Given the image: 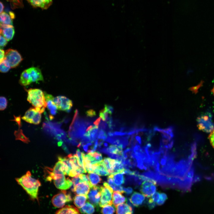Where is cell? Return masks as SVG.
<instances>
[{
    "instance_id": "6125c7cd",
    "label": "cell",
    "mask_w": 214,
    "mask_h": 214,
    "mask_svg": "<svg viewBox=\"0 0 214 214\" xmlns=\"http://www.w3.org/2000/svg\"><path fill=\"white\" fill-rule=\"evenodd\" d=\"M104 145L105 147H107L108 146V144L106 143H104Z\"/></svg>"
},
{
    "instance_id": "d590c367",
    "label": "cell",
    "mask_w": 214,
    "mask_h": 214,
    "mask_svg": "<svg viewBox=\"0 0 214 214\" xmlns=\"http://www.w3.org/2000/svg\"><path fill=\"white\" fill-rule=\"evenodd\" d=\"M99 114L102 120L104 121H106V122L108 121L110 117L108 116V113L104 108L100 111Z\"/></svg>"
},
{
    "instance_id": "277c9868",
    "label": "cell",
    "mask_w": 214,
    "mask_h": 214,
    "mask_svg": "<svg viewBox=\"0 0 214 214\" xmlns=\"http://www.w3.org/2000/svg\"><path fill=\"white\" fill-rule=\"evenodd\" d=\"M197 127L200 130L209 133L214 129V123L210 113H206L200 115L197 117Z\"/></svg>"
},
{
    "instance_id": "9c48e42d",
    "label": "cell",
    "mask_w": 214,
    "mask_h": 214,
    "mask_svg": "<svg viewBox=\"0 0 214 214\" xmlns=\"http://www.w3.org/2000/svg\"><path fill=\"white\" fill-rule=\"evenodd\" d=\"M71 195L67 193L65 190L54 195L52 198L51 201L53 205L57 208L63 207L67 202L72 201Z\"/></svg>"
},
{
    "instance_id": "5bb4252c",
    "label": "cell",
    "mask_w": 214,
    "mask_h": 214,
    "mask_svg": "<svg viewBox=\"0 0 214 214\" xmlns=\"http://www.w3.org/2000/svg\"><path fill=\"white\" fill-rule=\"evenodd\" d=\"M90 187L87 184L81 182L75 186H71V190L76 195H87L89 192Z\"/></svg>"
},
{
    "instance_id": "484cf974",
    "label": "cell",
    "mask_w": 214,
    "mask_h": 214,
    "mask_svg": "<svg viewBox=\"0 0 214 214\" xmlns=\"http://www.w3.org/2000/svg\"><path fill=\"white\" fill-rule=\"evenodd\" d=\"M95 210L94 206L88 202L80 209L81 212L86 214H92L94 212Z\"/></svg>"
},
{
    "instance_id": "94428289",
    "label": "cell",
    "mask_w": 214,
    "mask_h": 214,
    "mask_svg": "<svg viewBox=\"0 0 214 214\" xmlns=\"http://www.w3.org/2000/svg\"><path fill=\"white\" fill-rule=\"evenodd\" d=\"M211 92L212 93H213V94L214 95V86L213 88L211 90Z\"/></svg>"
},
{
    "instance_id": "681fc988",
    "label": "cell",
    "mask_w": 214,
    "mask_h": 214,
    "mask_svg": "<svg viewBox=\"0 0 214 214\" xmlns=\"http://www.w3.org/2000/svg\"><path fill=\"white\" fill-rule=\"evenodd\" d=\"M123 190L124 192L125 193L128 195L131 194L133 192V189L132 188L128 187L126 188H123Z\"/></svg>"
},
{
    "instance_id": "f6af8a7d",
    "label": "cell",
    "mask_w": 214,
    "mask_h": 214,
    "mask_svg": "<svg viewBox=\"0 0 214 214\" xmlns=\"http://www.w3.org/2000/svg\"><path fill=\"white\" fill-rule=\"evenodd\" d=\"M208 138L212 146L214 148V129L210 134Z\"/></svg>"
},
{
    "instance_id": "816d5d0a",
    "label": "cell",
    "mask_w": 214,
    "mask_h": 214,
    "mask_svg": "<svg viewBox=\"0 0 214 214\" xmlns=\"http://www.w3.org/2000/svg\"><path fill=\"white\" fill-rule=\"evenodd\" d=\"M99 151L102 152L104 153L107 155H108L109 153L108 147L107 148H103L101 149H99Z\"/></svg>"
},
{
    "instance_id": "83f0119b",
    "label": "cell",
    "mask_w": 214,
    "mask_h": 214,
    "mask_svg": "<svg viewBox=\"0 0 214 214\" xmlns=\"http://www.w3.org/2000/svg\"><path fill=\"white\" fill-rule=\"evenodd\" d=\"M125 170L124 165L122 163L121 161L115 160L113 166L112 174L118 173L122 174Z\"/></svg>"
},
{
    "instance_id": "e575fe53",
    "label": "cell",
    "mask_w": 214,
    "mask_h": 214,
    "mask_svg": "<svg viewBox=\"0 0 214 214\" xmlns=\"http://www.w3.org/2000/svg\"><path fill=\"white\" fill-rule=\"evenodd\" d=\"M115 210L114 207L112 205H109L103 207L101 212L102 214H113Z\"/></svg>"
},
{
    "instance_id": "44dd1931",
    "label": "cell",
    "mask_w": 214,
    "mask_h": 214,
    "mask_svg": "<svg viewBox=\"0 0 214 214\" xmlns=\"http://www.w3.org/2000/svg\"><path fill=\"white\" fill-rule=\"evenodd\" d=\"M55 214H80L78 209L72 205H66L57 210Z\"/></svg>"
},
{
    "instance_id": "ba28073f",
    "label": "cell",
    "mask_w": 214,
    "mask_h": 214,
    "mask_svg": "<svg viewBox=\"0 0 214 214\" xmlns=\"http://www.w3.org/2000/svg\"><path fill=\"white\" fill-rule=\"evenodd\" d=\"M4 58L9 62L11 68L17 67L23 59L18 52L12 49H9L6 51Z\"/></svg>"
},
{
    "instance_id": "6da1fadb",
    "label": "cell",
    "mask_w": 214,
    "mask_h": 214,
    "mask_svg": "<svg viewBox=\"0 0 214 214\" xmlns=\"http://www.w3.org/2000/svg\"><path fill=\"white\" fill-rule=\"evenodd\" d=\"M16 180L21 185L31 198L37 199L39 187L40 182L33 178L29 171L20 178H17Z\"/></svg>"
},
{
    "instance_id": "f1b7e54d",
    "label": "cell",
    "mask_w": 214,
    "mask_h": 214,
    "mask_svg": "<svg viewBox=\"0 0 214 214\" xmlns=\"http://www.w3.org/2000/svg\"><path fill=\"white\" fill-rule=\"evenodd\" d=\"M88 175L90 183L92 186L97 185L101 182L102 180L97 174L92 173H89Z\"/></svg>"
},
{
    "instance_id": "8d00e7d4",
    "label": "cell",
    "mask_w": 214,
    "mask_h": 214,
    "mask_svg": "<svg viewBox=\"0 0 214 214\" xmlns=\"http://www.w3.org/2000/svg\"><path fill=\"white\" fill-rule=\"evenodd\" d=\"M0 109L1 110H4L7 106V99L5 97L1 96L0 97Z\"/></svg>"
},
{
    "instance_id": "1f68e13d",
    "label": "cell",
    "mask_w": 214,
    "mask_h": 214,
    "mask_svg": "<svg viewBox=\"0 0 214 214\" xmlns=\"http://www.w3.org/2000/svg\"><path fill=\"white\" fill-rule=\"evenodd\" d=\"M11 68L9 62L5 59L0 62V71L2 73L8 72Z\"/></svg>"
},
{
    "instance_id": "c3c4849f",
    "label": "cell",
    "mask_w": 214,
    "mask_h": 214,
    "mask_svg": "<svg viewBox=\"0 0 214 214\" xmlns=\"http://www.w3.org/2000/svg\"><path fill=\"white\" fill-rule=\"evenodd\" d=\"M136 158L138 162V166L140 169H143L144 166L143 164V162L141 159L139 157H136Z\"/></svg>"
},
{
    "instance_id": "f907efd6",
    "label": "cell",
    "mask_w": 214,
    "mask_h": 214,
    "mask_svg": "<svg viewBox=\"0 0 214 214\" xmlns=\"http://www.w3.org/2000/svg\"><path fill=\"white\" fill-rule=\"evenodd\" d=\"M5 52L4 51L1 49L0 50V62H1L4 59L5 57Z\"/></svg>"
},
{
    "instance_id": "ab89813d",
    "label": "cell",
    "mask_w": 214,
    "mask_h": 214,
    "mask_svg": "<svg viewBox=\"0 0 214 214\" xmlns=\"http://www.w3.org/2000/svg\"><path fill=\"white\" fill-rule=\"evenodd\" d=\"M167 198V195L165 193H160L159 199L157 203L158 205H161L164 204Z\"/></svg>"
},
{
    "instance_id": "e0dca14e",
    "label": "cell",
    "mask_w": 214,
    "mask_h": 214,
    "mask_svg": "<svg viewBox=\"0 0 214 214\" xmlns=\"http://www.w3.org/2000/svg\"><path fill=\"white\" fill-rule=\"evenodd\" d=\"M92 168L94 173L100 176H106L109 174L103 161L92 164Z\"/></svg>"
},
{
    "instance_id": "4dcf8cb0",
    "label": "cell",
    "mask_w": 214,
    "mask_h": 214,
    "mask_svg": "<svg viewBox=\"0 0 214 214\" xmlns=\"http://www.w3.org/2000/svg\"><path fill=\"white\" fill-rule=\"evenodd\" d=\"M113 179L115 184L117 185H120L124 182V178L123 174L118 173L113 174Z\"/></svg>"
},
{
    "instance_id": "db71d44e",
    "label": "cell",
    "mask_w": 214,
    "mask_h": 214,
    "mask_svg": "<svg viewBox=\"0 0 214 214\" xmlns=\"http://www.w3.org/2000/svg\"><path fill=\"white\" fill-rule=\"evenodd\" d=\"M100 120L101 118L100 117L97 119L93 122L94 125L98 126L101 122Z\"/></svg>"
},
{
    "instance_id": "f546056e",
    "label": "cell",
    "mask_w": 214,
    "mask_h": 214,
    "mask_svg": "<svg viewBox=\"0 0 214 214\" xmlns=\"http://www.w3.org/2000/svg\"><path fill=\"white\" fill-rule=\"evenodd\" d=\"M107 181L109 185L114 191H119L121 193H124L123 187L120 185H115L113 181V178L109 176L107 178Z\"/></svg>"
},
{
    "instance_id": "7bdbcfd3",
    "label": "cell",
    "mask_w": 214,
    "mask_h": 214,
    "mask_svg": "<svg viewBox=\"0 0 214 214\" xmlns=\"http://www.w3.org/2000/svg\"><path fill=\"white\" fill-rule=\"evenodd\" d=\"M0 47L1 48L5 46L7 43L8 41L1 35H0Z\"/></svg>"
},
{
    "instance_id": "7a4b0ae2",
    "label": "cell",
    "mask_w": 214,
    "mask_h": 214,
    "mask_svg": "<svg viewBox=\"0 0 214 214\" xmlns=\"http://www.w3.org/2000/svg\"><path fill=\"white\" fill-rule=\"evenodd\" d=\"M52 171L50 172L48 177L49 180H54L56 187L58 189L65 190L69 189L73 185L71 180L68 178H65L64 171L60 168L55 167Z\"/></svg>"
},
{
    "instance_id": "4316f807",
    "label": "cell",
    "mask_w": 214,
    "mask_h": 214,
    "mask_svg": "<svg viewBox=\"0 0 214 214\" xmlns=\"http://www.w3.org/2000/svg\"><path fill=\"white\" fill-rule=\"evenodd\" d=\"M115 161L114 159L106 157L104 158L103 160V161L110 175L113 174V166Z\"/></svg>"
},
{
    "instance_id": "7c38bea8",
    "label": "cell",
    "mask_w": 214,
    "mask_h": 214,
    "mask_svg": "<svg viewBox=\"0 0 214 214\" xmlns=\"http://www.w3.org/2000/svg\"><path fill=\"white\" fill-rule=\"evenodd\" d=\"M100 186L99 185L93 186L90 188L91 190L87 195L89 202L95 206H97L100 203L101 196Z\"/></svg>"
},
{
    "instance_id": "d6a6232c",
    "label": "cell",
    "mask_w": 214,
    "mask_h": 214,
    "mask_svg": "<svg viewBox=\"0 0 214 214\" xmlns=\"http://www.w3.org/2000/svg\"><path fill=\"white\" fill-rule=\"evenodd\" d=\"M109 153L121 155L123 153L121 148L116 145H111L108 147Z\"/></svg>"
},
{
    "instance_id": "cb8c5ba5",
    "label": "cell",
    "mask_w": 214,
    "mask_h": 214,
    "mask_svg": "<svg viewBox=\"0 0 214 214\" xmlns=\"http://www.w3.org/2000/svg\"><path fill=\"white\" fill-rule=\"evenodd\" d=\"M98 127L94 125L93 128L86 132L84 135L87 136L91 142L92 143L96 139L98 134Z\"/></svg>"
},
{
    "instance_id": "ffe728a7",
    "label": "cell",
    "mask_w": 214,
    "mask_h": 214,
    "mask_svg": "<svg viewBox=\"0 0 214 214\" xmlns=\"http://www.w3.org/2000/svg\"><path fill=\"white\" fill-rule=\"evenodd\" d=\"M120 192L114 191L112 195V203L115 207L125 202L126 200L125 197Z\"/></svg>"
},
{
    "instance_id": "bcb514c9",
    "label": "cell",
    "mask_w": 214,
    "mask_h": 214,
    "mask_svg": "<svg viewBox=\"0 0 214 214\" xmlns=\"http://www.w3.org/2000/svg\"><path fill=\"white\" fill-rule=\"evenodd\" d=\"M107 125L106 122L104 121H101L99 124V129L105 130L107 129Z\"/></svg>"
},
{
    "instance_id": "8992f818",
    "label": "cell",
    "mask_w": 214,
    "mask_h": 214,
    "mask_svg": "<svg viewBox=\"0 0 214 214\" xmlns=\"http://www.w3.org/2000/svg\"><path fill=\"white\" fill-rule=\"evenodd\" d=\"M103 186H100L101 194L100 200L99 204L100 207H103L107 205H111L112 204V188L106 182L103 183Z\"/></svg>"
},
{
    "instance_id": "ee69618b",
    "label": "cell",
    "mask_w": 214,
    "mask_h": 214,
    "mask_svg": "<svg viewBox=\"0 0 214 214\" xmlns=\"http://www.w3.org/2000/svg\"><path fill=\"white\" fill-rule=\"evenodd\" d=\"M104 108L110 115H111L113 112L114 108L110 105H105Z\"/></svg>"
},
{
    "instance_id": "8fae6325",
    "label": "cell",
    "mask_w": 214,
    "mask_h": 214,
    "mask_svg": "<svg viewBox=\"0 0 214 214\" xmlns=\"http://www.w3.org/2000/svg\"><path fill=\"white\" fill-rule=\"evenodd\" d=\"M156 182L154 180H149L144 182L141 185L140 191L147 197H150L155 192Z\"/></svg>"
},
{
    "instance_id": "91938a15",
    "label": "cell",
    "mask_w": 214,
    "mask_h": 214,
    "mask_svg": "<svg viewBox=\"0 0 214 214\" xmlns=\"http://www.w3.org/2000/svg\"><path fill=\"white\" fill-rule=\"evenodd\" d=\"M159 165L158 163H157V169L158 171L159 170Z\"/></svg>"
},
{
    "instance_id": "b9f144b4",
    "label": "cell",
    "mask_w": 214,
    "mask_h": 214,
    "mask_svg": "<svg viewBox=\"0 0 214 214\" xmlns=\"http://www.w3.org/2000/svg\"><path fill=\"white\" fill-rule=\"evenodd\" d=\"M72 181L73 183L72 186L74 187L75 186L80 182H82L79 177V176L73 177L72 179Z\"/></svg>"
},
{
    "instance_id": "4fadbf2b",
    "label": "cell",
    "mask_w": 214,
    "mask_h": 214,
    "mask_svg": "<svg viewBox=\"0 0 214 214\" xmlns=\"http://www.w3.org/2000/svg\"><path fill=\"white\" fill-rule=\"evenodd\" d=\"M14 34L15 30L13 25L0 24V35L8 41L12 39Z\"/></svg>"
},
{
    "instance_id": "2e32d148",
    "label": "cell",
    "mask_w": 214,
    "mask_h": 214,
    "mask_svg": "<svg viewBox=\"0 0 214 214\" xmlns=\"http://www.w3.org/2000/svg\"><path fill=\"white\" fill-rule=\"evenodd\" d=\"M33 7L43 10L48 9L52 4V0H26Z\"/></svg>"
},
{
    "instance_id": "d4e9b609",
    "label": "cell",
    "mask_w": 214,
    "mask_h": 214,
    "mask_svg": "<svg viewBox=\"0 0 214 214\" xmlns=\"http://www.w3.org/2000/svg\"><path fill=\"white\" fill-rule=\"evenodd\" d=\"M12 20L9 14L3 12L0 13V24L12 25Z\"/></svg>"
},
{
    "instance_id": "f5cc1de1",
    "label": "cell",
    "mask_w": 214,
    "mask_h": 214,
    "mask_svg": "<svg viewBox=\"0 0 214 214\" xmlns=\"http://www.w3.org/2000/svg\"><path fill=\"white\" fill-rule=\"evenodd\" d=\"M98 139H97L95 141V144L93 146L92 148V149L94 151H95L96 150L97 146L98 145Z\"/></svg>"
},
{
    "instance_id": "74e56055",
    "label": "cell",
    "mask_w": 214,
    "mask_h": 214,
    "mask_svg": "<svg viewBox=\"0 0 214 214\" xmlns=\"http://www.w3.org/2000/svg\"><path fill=\"white\" fill-rule=\"evenodd\" d=\"M79 177L82 182H84L89 185L90 188L93 187L90 183L88 175L81 174L79 175Z\"/></svg>"
},
{
    "instance_id": "f35d334b",
    "label": "cell",
    "mask_w": 214,
    "mask_h": 214,
    "mask_svg": "<svg viewBox=\"0 0 214 214\" xmlns=\"http://www.w3.org/2000/svg\"><path fill=\"white\" fill-rule=\"evenodd\" d=\"M82 152H81L79 149H78L76 151V154L78 158L79 161L80 165L86 170L83 163V157Z\"/></svg>"
},
{
    "instance_id": "5b68a950",
    "label": "cell",
    "mask_w": 214,
    "mask_h": 214,
    "mask_svg": "<svg viewBox=\"0 0 214 214\" xmlns=\"http://www.w3.org/2000/svg\"><path fill=\"white\" fill-rule=\"evenodd\" d=\"M24 79L28 85L32 82L43 81L40 69L38 67H32L23 72Z\"/></svg>"
},
{
    "instance_id": "603a6c76",
    "label": "cell",
    "mask_w": 214,
    "mask_h": 214,
    "mask_svg": "<svg viewBox=\"0 0 214 214\" xmlns=\"http://www.w3.org/2000/svg\"><path fill=\"white\" fill-rule=\"evenodd\" d=\"M87 198V195H76L74 198V203L77 208H80L85 204Z\"/></svg>"
},
{
    "instance_id": "836d02e7",
    "label": "cell",
    "mask_w": 214,
    "mask_h": 214,
    "mask_svg": "<svg viewBox=\"0 0 214 214\" xmlns=\"http://www.w3.org/2000/svg\"><path fill=\"white\" fill-rule=\"evenodd\" d=\"M10 2L11 7L12 9L21 8L23 7L22 0H6Z\"/></svg>"
},
{
    "instance_id": "6f0895ef",
    "label": "cell",
    "mask_w": 214,
    "mask_h": 214,
    "mask_svg": "<svg viewBox=\"0 0 214 214\" xmlns=\"http://www.w3.org/2000/svg\"><path fill=\"white\" fill-rule=\"evenodd\" d=\"M88 146H89L88 145H87V144H84L83 145V149L86 152H87L88 151Z\"/></svg>"
},
{
    "instance_id": "30bf717a",
    "label": "cell",
    "mask_w": 214,
    "mask_h": 214,
    "mask_svg": "<svg viewBox=\"0 0 214 214\" xmlns=\"http://www.w3.org/2000/svg\"><path fill=\"white\" fill-rule=\"evenodd\" d=\"M53 101L58 109L70 112L73 106L72 101L64 96H59L54 97Z\"/></svg>"
},
{
    "instance_id": "7dc6e473",
    "label": "cell",
    "mask_w": 214,
    "mask_h": 214,
    "mask_svg": "<svg viewBox=\"0 0 214 214\" xmlns=\"http://www.w3.org/2000/svg\"><path fill=\"white\" fill-rule=\"evenodd\" d=\"M87 116L92 117L96 115V112L92 109H90L87 111L86 113Z\"/></svg>"
},
{
    "instance_id": "3957f363",
    "label": "cell",
    "mask_w": 214,
    "mask_h": 214,
    "mask_svg": "<svg viewBox=\"0 0 214 214\" xmlns=\"http://www.w3.org/2000/svg\"><path fill=\"white\" fill-rule=\"evenodd\" d=\"M27 100L35 108L43 112L47 107L44 93L40 89H31L28 91Z\"/></svg>"
},
{
    "instance_id": "680465c9",
    "label": "cell",
    "mask_w": 214,
    "mask_h": 214,
    "mask_svg": "<svg viewBox=\"0 0 214 214\" xmlns=\"http://www.w3.org/2000/svg\"><path fill=\"white\" fill-rule=\"evenodd\" d=\"M160 162L161 165H165L166 163V160L164 159H162Z\"/></svg>"
},
{
    "instance_id": "9f6ffc18",
    "label": "cell",
    "mask_w": 214,
    "mask_h": 214,
    "mask_svg": "<svg viewBox=\"0 0 214 214\" xmlns=\"http://www.w3.org/2000/svg\"><path fill=\"white\" fill-rule=\"evenodd\" d=\"M9 14L12 19H14L15 18V16L14 13L12 12H9Z\"/></svg>"
},
{
    "instance_id": "7402d4cb",
    "label": "cell",
    "mask_w": 214,
    "mask_h": 214,
    "mask_svg": "<svg viewBox=\"0 0 214 214\" xmlns=\"http://www.w3.org/2000/svg\"><path fill=\"white\" fill-rule=\"evenodd\" d=\"M116 214H133V209L130 204L122 203L116 207Z\"/></svg>"
},
{
    "instance_id": "11a10c76",
    "label": "cell",
    "mask_w": 214,
    "mask_h": 214,
    "mask_svg": "<svg viewBox=\"0 0 214 214\" xmlns=\"http://www.w3.org/2000/svg\"><path fill=\"white\" fill-rule=\"evenodd\" d=\"M0 13H1L3 12V10L4 9V6L3 3L0 2Z\"/></svg>"
},
{
    "instance_id": "60d3db41",
    "label": "cell",
    "mask_w": 214,
    "mask_h": 214,
    "mask_svg": "<svg viewBox=\"0 0 214 214\" xmlns=\"http://www.w3.org/2000/svg\"><path fill=\"white\" fill-rule=\"evenodd\" d=\"M107 137V135L104 131L103 130H100L97 136L98 138L105 140Z\"/></svg>"
},
{
    "instance_id": "9a60e30c",
    "label": "cell",
    "mask_w": 214,
    "mask_h": 214,
    "mask_svg": "<svg viewBox=\"0 0 214 214\" xmlns=\"http://www.w3.org/2000/svg\"><path fill=\"white\" fill-rule=\"evenodd\" d=\"M44 94L45 100L47 103V107L50 112L51 118L52 119V116L56 114L58 108L54 102V97L53 96L45 92H44Z\"/></svg>"
},
{
    "instance_id": "d6986e66",
    "label": "cell",
    "mask_w": 214,
    "mask_h": 214,
    "mask_svg": "<svg viewBox=\"0 0 214 214\" xmlns=\"http://www.w3.org/2000/svg\"><path fill=\"white\" fill-rule=\"evenodd\" d=\"M84 155L92 165L103 161L102 154L99 152H92Z\"/></svg>"
},
{
    "instance_id": "ac0fdd59",
    "label": "cell",
    "mask_w": 214,
    "mask_h": 214,
    "mask_svg": "<svg viewBox=\"0 0 214 214\" xmlns=\"http://www.w3.org/2000/svg\"><path fill=\"white\" fill-rule=\"evenodd\" d=\"M145 199L144 195L136 192L132 195L129 200L134 206L137 207L142 204Z\"/></svg>"
},
{
    "instance_id": "52a82bcc",
    "label": "cell",
    "mask_w": 214,
    "mask_h": 214,
    "mask_svg": "<svg viewBox=\"0 0 214 214\" xmlns=\"http://www.w3.org/2000/svg\"><path fill=\"white\" fill-rule=\"evenodd\" d=\"M43 112L39 108H30L26 111L22 119L28 123L38 125L41 122V114Z\"/></svg>"
}]
</instances>
